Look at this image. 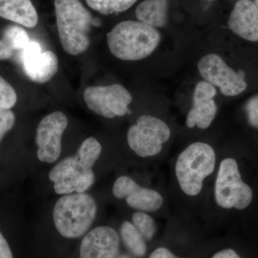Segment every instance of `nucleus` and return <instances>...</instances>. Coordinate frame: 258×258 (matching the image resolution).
<instances>
[{
  "label": "nucleus",
  "instance_id": "1",
  "mask_svg": "<svg viewBox=\"0 0 258 258\" xmlns=\"http://www.w3.org/2000/svg\"><path fill=\"white\" fill-rule=\"evenodd\" d=\"M101 144L93 137L86 139L76 155L66 158L51 169L49 179L57 195L83 193L95 181L93 166L101 156Z\"/></svg>",
  "mask_w": 258,
  "mask_h": 258
},
{
  "label": "nucleus",
  "instance_id": "2",
  "mask_svg": "<svg viewBox=\"0 0 258 258\" xmlns=\"http://www.w3.org/2000/svg\"><path fill=\"white\" fill-rule=\"evenodd\" d=\"M106 37L113 55L126 61L146 58L156 50L161 41L160 33L157 29L132 20L117 24Z\"/></svg>",
  "mask_w": 258,
  "mask_h": 258
},
{
  "label": "nucleus",
  "instance_id": "3",
  "mask_svg": "<svg viewBox=\"0 0 258 258\" xmlns=\"http://www.w3.org/2000/svg\"><path fill=\"white\" fill-rule=\"evenodd\" d=\"M56 23L62 48L78 55L90 46L92 16L79 0H55Z\"/></svg>",
  "mask_w": 258,
  "mask_h": 258
},
{
  "label": "nucleus",
  "instance_id": "4",
  "mask_svg": "<svg viewBox=\"0 0 258 258\" xmlns=\"http://www.w3.org/2000/svg\"><path fill=\"white\" fill-rule=\"evenodd\" d=\"M96 214L97 205L92 197L84 192L70 194L56 202L54 224L62 237L78 238L89 230Z\"/></svg>",
  "mask_w": 258,
  "mask_h": 258
},
{
  "label": "nucleus",
  "instance_id": "5",
  "mask_svg": "<svg viewBox=\"0 0 258 258\" xmlns=\"http://www.w3.org/2000/svg\"><path fill=\"white\" fill-rule=\"evenodd\" d=\"M216 155L211 146L203 142L191 144L181 153L176 163V175L186 195L196 196L203 181L215 170Z\"/></svg>",
  "mask_w": 258,
  "mask_h": 258
},
{
  "label": "nucleus",
  "instance_id": "6",
  "mask_svg": "<svg viewBox=\"0 0 258 258\" xmlns=\"http://www.w3.org/2000/svg\"><path fill=\"white\" fill-rule=\"evenodd\" d=\"M215 200L224 209L242 210L250 205L252 191L241 178L238 165L234 159L222 161L215 183Z\"/></svg>",
  "mask_w": 258,
  "mask_h": 258
},
{
  "label": "nucleus",
  "instance_id": "7",
  "mask_svg": "<svg viewBox=\"0 0 258 258\" xmlns=\"http://www.w3.org/2000/svg\"><path fill=\"white\" fill-rule=\"evenodd\" d=\"M170 136V128L162 120L144 115L129 128L127 141L129 147L137 155L149 157L159 154Z\"/></svg>",
  "mask_w": 258,
  "mask_h": 258
},
{
  "label": "nucleus",
  "instance_id": "8",
  "mask_svg": "<svg viewBox=\"0 0 258 258\" xmlns=\"http://www.w3.org/2000/svg\"><path fill=\"white\" fill-rule=\"evenodd\" d=\"M83 98L90 110L107 118L126 114L132 101L128 90L120 84L88 87L83 93Z\"/></svg>",
  "mask_w": 258,
  "mask_h": 258
},
{
  "label": "nucleus",
  "instance_id": "9",
  "mask_svg": "<svg viewBox=\"0 0 258 258\" xmlns=\"http://www.w3.org/2000/svg\"><path fill=\"white\" fill-rule=\"evenodd\" d=\"M198 70L205 81L220 88L226 96L240 95L247 87L243 71L236 72L217 54H209L200 59Z\"/></svg>",
  "mask_w": 258,
  "mask_h": 258
},
{
  "label": "nucleus",
  "instance_id": "10",
  "mask_svg": "<svg viewBox=\"0 0 258 258\" xmlns=\"http://www.w3.org/2000/svg\"><path fill=\"white\" fill-rule=\"evenodd\" d=\"M69 120L64 113L55 111L44 117L37 128V158L44 163L55 162L60 157L62 150V134Z\"/></svg>",
  "mask_w": 258,
  "mask_h": 258
},
{
  "label": "nucleus",
  "instance_id": "11",
  "mask_svg": "<svg viewBox=\"0 0 258 258\" xmlns=\"http://www.w3.org/2000/svg\"><path fill=\"white\" fill-rule=\"evenodd\" d=\"M21 62L25 74L34 82L45 83L57 74L58 60L50 50L42 52L38 42L30 41L21 51Z\"/></svg>",
  "mask_w": 258,
  "mask_h": 258
},
{
  "label": "nucleus",
  "instance_id": "12",
  "mask_svg": "<svg viewBox=\"0 0 258 258\" xmlns=\"http://www.w3.org/2000/svg\"><path fill=\"white\" fill-rule=\"evenodd\" d=\"M115 198L124 199L129 207L141 212L157 211L162 206L163 198L157 191L142 187L132 178L120 176L113 186Z\"/></svg>",
  "mask_w": 258,
  "mask_h": 258
},
{
  "label": "nucleus",
  "instance_id": "13",
  "mask_svg": "<svg viewBox=\"0 0 258 258\" xmlns=\"http://www.w3.org/2000/svg\"><path fill=\"white\" fill-rule=\"evenodd\" d=\"M120 238L114 229L100 226L91 230L81 242L80 258H115Z\"/></svg>",
  "mask_w": 258,
  "mask_h": 258
},
{
  "label": "nucleus",
  "instance_id": "14",
  "mask_svg": "<svg viewBox=\"0 0 258 258\" xmlns=\"http://www.w3.org/2000/svg\"><path fill=\"white\" fill-rule=\"evenodd\" d=\"M217 91L215 86L207 81H201L197 85L194 93V105L186 118L188 128H193L195 125L201 129L208 128L215 115L217 106L214 97Z\"/></svg>",
  "mask_w": 258,
  "mask_h": 258
},
{
  "label": "nucleus",
  "instance_id": "15",
  "mask_svg": "<svg viewBox=\"0 0 258 258\" xmlns=\"http://www.w3.org/2000/svg\"><path fill=\"white\" fill-rule=\"evenodd\" d=\"M235 35L251 42L258 41V8L251 0H239L228 20Z\"/></svg>",
  "mask_w": 258,
  "mask_h": 258
},
{
  "label": "nucleus",
  "instance_id": "16",
  "mask_svg": "<svg viewBox=\"0 0 258 258\" xmlns=\"http://www.w3.org/2000/svg\"><path fill=\"white\" fill-rule=\"evenodd\" d=\"M0 17L28 28L36 26L38 15L31 0H0Z\"/></svg>",
  "mask_w": 258,
  "mask_h": 258
},
{
  "label": "nucleus",
  "instance_id": "17",
  "mask_svg": "<svg viewBox=\"0 0 258 258\" xmlns=\"http://www.w3.org/2000/svg\"><path fill=\"white\" fill-rule=\"evenodd\" d=\"M167 14L168 0H144L136 10L139 21L153 28L165 26Z\"/></svg>",
  "mask_w": 258,
  "mask_h": 258
},
{
  "label": "nucleus",
  "instance_id": "18",
  "mask_svg": "<svg viewBox=\"0 0 258 258\" xmlns=\"http://www.w3.org/2000/svg\"><path fill=\"white\" fill-rule=\"evenodd\" d=\"M120 237L129 252L136 257H143L147 250V241L133 223L123 222L120 229Z\"/></svg>",
  "mask_w": 258,
  "mask_h": 258
},
{
  "label": "nucleus",
  "instance_id": "19",
  "mask_svg": "<svg viewBox=\"0 0 258 258\" xmlns=\"http://www.w3.org/2000/svg\"><path fill=\"white\" fill-rule=\"evenodd\" d=\"M137 0H86L88 6L102 15L123 13L133 6Z\"/></svg>",
  "mask_w": 258,
  "mask_h": 258
},
{
  "label": "nucleus",
  "instance_id": "20",
  "mask_svg": "<svg viewBox=\"0 0 258 258\" xmlns=\"http://www.w3.org/2000/svg\"><path fill=\"white\" fill-rule=\"evenodd\" d=\"M2 39H3L15 52H21L30 42L28 32L23 28L16 25H10L6 28L3 32Z\"/></svg>",
  "mask_w": 258,
  "mask_h": 258
},
{
  "label": "nucleus",
  "instance_id": "21",
  "mask_svg": "<svg viewBox=\"0 0 258 258\" xmlns=\"http://www.w3.org/2000/svg\"><path fill=\"white\" fill-rule=\"evenodd\" d=\"M132 223L143 236L144 240L150 241L156 232L155 222L154 220L143 212H136L132 216Z\"/></svg>",
  "mask_w": 258,
  "mask_h": 258
},
{
  "label": "nucleus",
  "instance_id": "22",
  "mask_svg": "<svg viewBox=\"0 0 258 258\" xmlns=\"http://www.w3.org/2000/svg\"><path fill=\"white\" fill-rule=\"evenodd\" d=\"M18 96L9 83L0 76V108L10 109L16 104Z\"/></svg>",
  "mask_w": 258,
  "mask_h": 258
},
{
  "label": "nucleus",
  "instance_id": "23",
  "mask_svg": "<svg viewBox=\"0 0 258 258\" xmlns=\"http://www.w3.org/2000/svg\"><path fill=\"white\" fill-rule=\"evenodd\" d=\"M15 116L10 109L0 108V142L5 134L14 126Z\"/></svg>",
  "mask_w": 258,
  "mask_h": 258
},
{
  "label": "nucleus",
  "instance_id": "24",
  "mask_svg": "<svg viewBox=\"0 0 258 258\" xmlns=\"http://www.w3.org/2000/svg\"><path fill=\"white\" fill-rule=\"evenodd\" d=\"M245 111L249 124L258 129V95L249 98L246 103Z\"/></svg>",
  "mask_w": 258,
  "mask_h": 258
},
{
  "label": "nucleus",
  "instance_id": "25",
  "mask_svg": "<svg viewBox=\"0 0 258 258\" xmlns=\"http://www.w3.org/2000/svg\"><path fill=\"white\" fill-rule=\"evenodd\" d=\"M0 258H13L8 242L0 232Z\"/></svg>",
  "mask_w": 258,
  "mask_h": 258
},
{
  "label": "nucleus",
  "instance_id": "26",
  "mask_svg": "<svg viewBox=\"0 0 258 258\" xmlns=\"http://www.w3.org/2000/svg\"><path fill=\"white\" fill-rule=\"evenodd\" d=\"M15 51L7 44L3 39H0V60L10 59L14 54Z\"/></svg>",
  "mask_w": 258,
  "mask_h": 258
},
{
  "label": "nucleus",
  "instance_id": "27",
  "mask_svg": "<svg viewBox=\"0 0 258 258\" xmlns=\"http://www.w3.org/2000/svg\"><path fill=\"white\" fill-rule=\"evenodd\" d=\"M149 258H181L176 257L169 249L165 247H159L151 254Z\"/></svg>",
  "mask_w": 258,
  "mask_h": 258
},
{
  "label": "nucleus",
  "instance_id": "28",
  "mask_svg": "<svg viewBox=\"0 0 258 258\" xmlns=\"http://www.w3.org/2000/svg\"><path fill=\"white\" fill-rule=\"evenodd\" d=\"M212 258H241L240 255L232 249H225L220 251Z\"/></svg>",
  "mask_w": 258,
  "mask_h": 258
},
{
  "label": "nucleus",
  "instance_id": "29",
  "mask_svg": "<svg viewBox=\"0 0 258 258\" xmlns=\"http://www.w3.org/2000/svg\"><path fill=\"white\" fill-rule=\"evenodd\" d=\"M254 4H255L256 6L258 8V0H254Z\"/></svg>",
  "mask_w": 258,
  "mask_h": 258
},
{
  "label": "nucleus",
  "instance_id": "30",
  "mask_svg": "<svg viewBox=\"0 0 258 258\" xmlns=\"http://www.w3.org/2000/svg\"><path fill=\"white\" fill-rule=\"evenodd\" d=\"M208 1H212V0H208Z\"/></svg>",
  "mask_w": 258,
  "mask_h": 258
}]
</instances>
